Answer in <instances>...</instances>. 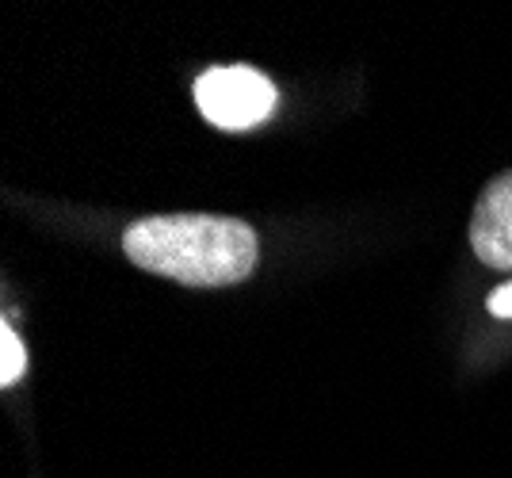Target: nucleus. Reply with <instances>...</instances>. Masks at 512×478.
<instances>
[{"label":"nucleus","mask_w":512,"mask_h":478,"mask_svg":"<svg viewBox=\"0 0 512 478\" xmlns=\"http://www.w3.org/2000/svg\"><path fill=\"white\" fill-rule=\"evenodd\" d=\"M123 253L138 268L192 287H226L256 268L249 222L222 215H157L123 234Z\"/></svg>","instance_id":"obj_1"},{"label":"nucleus","mask_w":512,"mask_h":478,"mask_svg":"<svg viewBox=\"0 0 512 478\" xmlns=\"http://www.w3.org/2000/svg\"><path fill=\"white\" fill-rule=\"evenodd\" d=\"M195 104L203 119L222 131H249L276 111V85L249 66L207 69L195 81Z\"/></svg>","instance_id":"obj_2"},{"label":"nucleus","mask_w":512,"mask_h":478,"mask_svg":"<svg viewBox=\"0 0 512 478\" xmlns=\"http://www.w3.org/2000/svg\"><path fill=\"white\" fill-rule=\"evenodd\" d=\"M470 249L486 268H512V173H501L478 196L470 218Z\"/></svg>","instance_id":"obj_3"},{"label":"nucleus","mask_w":512,"mask_h":478,"mask_svg":"<svg viewBox=\"0 0 512 478\" xmlns=\"http://www.w3.org/2000/svg\"><path fill=\"white\" fill-rule=\"evenodd\" d=\"M23 371H27V348L16 337V329L4 322L0 326V383L12 387L16 379H23Z\"/></svg>","instance_id":"obj_4"},{"label":"nucleus","mask_w":512,"mask_h":478,"mask_svg":"<svg viewBox=\"0 0 512 478\" xmlns=\"http://www.w3.org/2000/svg\"><path fill=\"white\" fill-rule=\"evenodd\" d=\"M490 314L493 318H512V283H505V287H497L490 295Z\"/></svg>","instance_id":"obj_5"}]
</instances>
